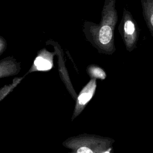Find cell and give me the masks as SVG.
<instances>
[{
    "label": "cell",
    "mask_w": 153,
    "mask_h": 153,
    "mask_svg": "<svg viewBox=\"0 0 153 153\" xmlns=\"http://www.w3.org/2000/svg\"><path fill=\"white\" fill-rule=\"evenodd\" d=\"M92 97L91 93H84L81 94L78 97V101L80 104H85L88 102Z\"/></svg>",
    "instance_id": "cell-5"
},
{
    "label": "cell",
    "mask_w": 153,
    "mask_h": 153,
    "mask_svg": "<svg viewBox=\"0 0 153 153\" xmlns=\"http://www.w3.org/2000/svg\"><path fill=\"white\" fill-rule=\"evenodd\" d=\"M124 31L127 36V44L128 46L133 45L137 40L136 27L134 22L130 19L128 18L124 24Z\"/></svg>",
    "instance_id": "cell-2"
},
{
    "label": "cell",
    "mask_w": 153,
    "mask_h": 153,
    "mask_svg": "<svg viewBox=\"0 0 153 153\" xmlns=\"http://www.w3.org/2000/svg\"><path fill=\"white\" fill-rule=\"evenodd\" d=\"M34 65L36 66L37 69L39 71H47L52 67L51 63L42 57H36L34 61Z\"/></svg>",
    "instance_id": "cell-4"
},
{
    "label": "cell",
    "mask_w": 153,
    "mask_h": 153,
    "mask_svg": "<svg viewBox=\"0 0 153 153\" xmlns=\"http://www.w3.org/2000/svg\"><path fill=\"white\" fill-rule=\"evenodd\" d=\"M99 41L103 44L109 43L112 36L111 28L108 26H103L100 28L99 32Z\"/></svg>",
    "instance_id": "cell-3"
},
{
    "label": "cell",
    "mask_w": 153,
    "mask_h": 153,
    "mask_svg": "<svg viewBox=\"0 0 153 153\" xmlns=\"http://www.w3.org/2000/svg\"><path fill=\"white\" fill-rule=\"evenodd\" d=\"M93 74L94 76L101 78L102 79L105 78V74L101 69H99V68L94 69V70L93 71Z\"/></svg>",
    "instance_id": "cell-6"
},
{
    "label": "cell",
    "mask_w": 153,
    "mask_h": 153,
    "mask_svg": "<svg viewBox=\"0 0 153 153\" xmlns=\"http://www.w3.org/2000/svg\"><path fill=\"white\" fill-rule=\"evenodd\" d=\"M104 153H109V151H106V152H104Z\"/></svg>",
    "instance_id": "cell-8"
},
{
    "label": "cell",
    "mask_w": 153,
    "mask_h": 153,
    "mask_svg": "<svg viewBox=\"0 0 153 153\" xmlns=\"http://www.w3.org/2000/svg\"><path fill=\"white\" fill-rule=\"evenodd\" d=\"M77 153H93V151L87 147H81L77 151Z\"/></svg>",
    "instance_id": "cell-7"
},
{
    "label": "cell",
    "mask_w": 153,
    "mask_h": 153,
    "mask_svg": "<svg viewBox=\"0 0 153 153\" xmlns=\"http://www.w3.org/2000/svg\"><path fill=\"white\" fill-rule=\"evenodd\" d=\"M141 4L145 21L153 37V0H141Z\"/></svg>",
    "instance_id": "cell-1"
}]
</instances>
